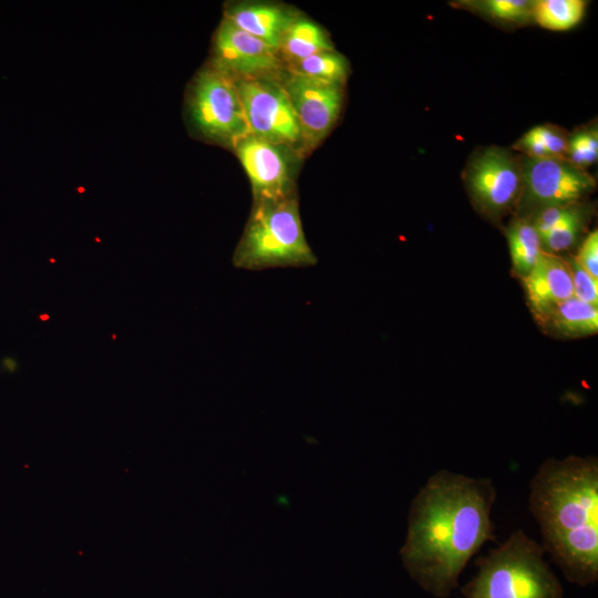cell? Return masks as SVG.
<instances>
[{"label": "cell", "instance_id": "9", "mask_svg": "<svg viewBox=\"0 0 598 598\" xmlns=\"http://www.w3.org/2000/svg\"><path fill=\"white\" fill-rule=\"evenodd\" d=\"M249 179L252 202L285 198L297 193L303 159L295 151L248 134L231 148Z\"/></svg>", "mask_w": 598, "mask_h": 598}, {"label": "cell", "instance_id": "16", "mask_svg": "<svg viewBox=\"0 0 598 598\" xmlns=\"http://www.w3.org/2000/svg\"><path fill=\"white\" fill-rule=\"evenodd\" d=\"M506 237L514 272L522 279L534 268L543 252L542 240L530 219L515 218Z\"/></svg>", "mask_w": 598, "mask_h": 598}, {"label": "cell", "instance_id": "15", "mask_svg": "<svg viewBox=\"0 0 598 598\" xmlns=\"http://www.w3.org/2000/svg\"><path fill=\"white\" fill-rule=\"evenodd\" d=\"M538 323L550 333L566 338L592 336L598 331V307L573 296L558 303Z\"/></svg>", "mask_w": 598, "mask_h": 598}, {"label": "cell", "instance_id": "3", "mask_svg": "<svg viewBox=\"0 0 598 598\" xmlns=\"http://www.w3.org/2000/svg\"><path fill=\"white\" fill-rule=\"evenodd\" d=\"M317 262L305 236L298 194L252 202L249 218L233 255L236 268L262 270L308 267Z\"/></svg>", "mask_w": 598, "mask_h": 598}, {"label": "cell", "instance_id": "2", "mask_svg": "<svg viewBox=\"0 0 598 598\" xmlns=\"http://www.w3.org/2000/svg\"><path fill=\"white\" fill-rule=\"evenodd\" d=\"M529 511L543 548L578 586L598 579V458H546L530 481Z\"/></svg>", "mask_w": 598, "mask_h": 598}, {"label": "cell", "instance_id": "26", "mask_svg": "<svg viewBox=\"0 0 598 598\" xmlns=\"http://www.w3.org/2000/svg\"><path fill=\"white\" fill-rule=\"evenodd\" d=\"M2 370L9 373H13L18 370V362L14 358L6 357L1 361Z\"/></svg>", "mask_w": 598, "mask_h": 598}, {"label": "cell", "instance_id": "17", "mask_svg": "<svg viewBox=\"0 0 598 598\" xmlns=\"http://www.w3.org/2000/svg\"><path fill=\"white\" fill-rule=\"evenodd\" d=\"M287 70L301 76L346 85L350 65L343 54L332 50L287 64Z\"/></svg>", "mask_w": 598, "mask_h": 598}, {"label": "cell", "instance_id": "18", "mask_svg": "<svg viewBox=\"0 0 598 598\" xmlns=\"http://www.w3.org/2000/svg\"><path fill=\"white\" fill-rule=\"evenodd\" d=\"M582 0H537L533 7V22L551 31H567L577 25L585 14Z\"/></svg>", "mask_w": 598, "mask_h": 598}, {"label": "cell", "instance_id": "6", "mask_svg": "<svg viewBox=\"0 0 598 598\" xmlns=\"http://www.w3.org/2000/svg\"><path fill=\"white\" fill-rule=\"evenodd\" d=\"M463 179L475 207L498 219L516 206L523 194V157L488 146L470 158Z\"/></svg>", "mask_w": 598, "mask_h": 598}, {"label": "cell", "instance_id": "10", "mask_svg": "<svg viewBox=\"0 0 598 598\" xmlns=\"http://www.w3.org/2000/svg\"><path fill=\"white\" fill-rule=\"evenodd\" d=\"M522 199L538 209L573 206L592 193L596 179L564 158H523Z\"/></svg>", "mask_w": 598, "mask_h": 598}, {"label": "cell", "instance_id": "21", "mask_svg": "<svg viewBox=\"0 0 598 598\" xmlns=\"http://www.w3.org/2000/svg\"><path fill=\"white\" fill-rule=\"evenodd\" d=\"M598 158V131L596 126L577 130L568 136V147L565 159L586 171Z\"/></svg>", "mask_w": 598, "mask_h": 598}, {"label": "cell", "instance_id": "22", "mask_svg": "<svg viewBox=\"0 0 598 598\" xmlns=\"http://www.w3.org/2000/svg\"><path fill=\"white\" fill-rule=\"evenodd\" d=\"M568 264L573 293L577 299L598 307V279H595L574 258L566 260Z\"/></svg>", "mask_w": 598, "mask_h": 598}, {"label": "cell", "instance_id": "5", "mask_svg": "<svg viewBox=\"0 0 598 598\" xmlns=\"http://www.w3.org/2000/svg\"><path fill=\"white\" fill-rule=\"evenodd\" d=\"M184 115L192 136L230 151L250 133L235 82L207 62L186 87Z\"/></svg>", "mask_w": 598, "mask_h": 598}, {"label": "cell", "instance_id": "27", "mask_svg": "<svg viewBox=\"0 0 598 598\" xmlns=\"http://www.w3.org/2000/svg\"><path fill=\"white\" fill-rule=\"evenodd\" d=\"M39 318H40L41 320H49L50 316L47 315V313H44V315L39 316Z\"/></svg>", "mask_w": 598, "mask_h": 598}, {"label": "cell", "instance_id": "24", "mask_svg": "<svg viewBox=\"0 0 598 598\" xmlns=\"http://www.w3.org/2000/svg\"><path fill=\"white\" fill-rule=\"evenodd\" d=\"M577 206H557L538 209L530 220L540 239L565 220Z\"/></svg>", "mask_w": 598, "mask_h": 598}, {"label": "cell", "instance_id": "1", "mask_svg": "<svg viewBox=\"0 0 598 598\" xmlns=\"http://www.w3.org/2000/svg\"><path fill=\"white\" fill-rule=\"evenodd\" d=\"M491 478L440 470L413 498L401 558L409 575L426 592L447 598L482 546L496 540Z\"/></svg>", "mask_w": 598, "mask_h": 598}, {"label": "cell", "instance_id": "14", "mask_svg": "<svg viewBox=\"0 0 598 598\" xmlns=\"http://www.w3.org/2000/svg\"><path fill=\"white\" fill-rule=\"evenodd\" d=\"M332 50L336 49L328 31L301 12L287 29L278 49L286 64Z\"/></svg>", "mask_w": 598, "mask_h": 598}, {"label": "cell", "instance_id": "13", "mask_svg": "<svg viewBox=\"0 0 598 598\" xmlns=\"http://www.w3.org/2000/svg\"><path fill=\"white\" fill-rule=\"evenodd\" d=\"M523 283L530 311L538 322L558 303L574 296L568 264L555 254L543 251Z\"/></svg>", "mask_w": 598, "mask_h": 598}, {"label": "cell", "instance_id": "12", "mask_svg": "<svg viewBox=\"0 0 598 598\" xmlns=\"http://www.w3.org/2000/svg\"><path fill=\"white\" fill-rule=\"evenodd\" d=\"M298 14L299 10L280 2L234 1L225 4L223 18L278 50Z\"/></svg>", "mask_w": 598, "mask_h": 598}, {"label": "cell", "instance_id": "11", "mask_svg": "<svg viewBox=\"0 0 598 598\" xmlns=\"http://www.w3.org/2000/svg\"><path fill=\"white\" fill-rule=\"evenodd\" d=\"M310 153L333 130L343 102L344 85L288 72L281 81Z\"/></svg>", "mask_w": 598, "mask_h": 598}, {"label": "cell", "instance_id": "19", "mask_svg": "<svg viewBox=\"0 0 598 598\" xmlns=\"http://www.w3.org/2000/svg\"><path fill=\"white\" fill-rule=\"evenodd\" d=\"M460 7L504 24L524 25L533 22L534 1L530 0H471Z\"/></svg>", "mask_w": 598, "mask_h": 598}, {"label": "cell", "instance_id": "23", "mask_svg": "<svg viewBox=\"0 0 598 598\" xmlns=\"http://www.w3.org/2000/svg\"><path fill=\"white\" fill-rule=\"evenodd\" d=\"M532 130L550 158L565 159L569 135L563 128L553 124H543L534 126Z\"/></svg>", "mask_w": 598, "mask_h": 598}, {"label": "cell", "instance_id": "20", "mask_svg": "<svg viewBox=\"0 0 598 598\" xmlns=\"http://www.w3.org/2000/svg\"><path fill=\"white\" fill-rule=\"evenodd\" d=\"M584 221L585 215L577 206L565 220L540 239L543 251L556 255L573 247L582 231Z\"/></svg>", "mask_w": 598, "mask_h": 598}, {"label": "cell", "instance_id": "4", "mask_svg": "<svg viewBox=\"0 0 598 598\" xmlns=\"http://www.w3.org/2000/svg\"><path fill=\"white\" fill-rule=\"evenodd\" d=\"M540 544L522 530L476 561L464 598H563V587L544 559Z\"/></svg>", "mask_w": 598, "mask_h": 598}, {"label": "cell", "instance_id": "8", "mask_svg": "<svg viewBox=\"0 0 598 598\" xmlns=\"http://www.w3.org/2000/svg\"><path fill=\"white\" fill-rule=\"evenodd\" d=\"M234 82L275 80L288 74L278 50L235 27L225 18L218 24L207 61Z\"/></svg>", "mask_w": 598, "mask_h": 598}, {"label": "cell", "instance_id": "7", "mask_svg": "<svg viewBox=\"0 0 598 598\" xmlns=\"http://www.w3.org/2000/svg\"><path fill=\"white\" fill-rule=\"evenodd\" d=\"M235 84L250 134L286 146L305 158L309 152L281 81H238Z\"/></svg>", "mask_w": 598, "mask_h": 598}, {"label": "cell", "instance_id": "25", "mask_svg": "<svg viewBox=\"0 0 598 598\" xmlns=\"http://www.w3.org/2000/svg\"><path fill=\"white\" fill-rule=\"evenodd\" d=\"M576 261L595 279H598V231L592 230L582 241Z\"/></svg>", "mask_w": 598, "mask_h": 598}]
</instances>
